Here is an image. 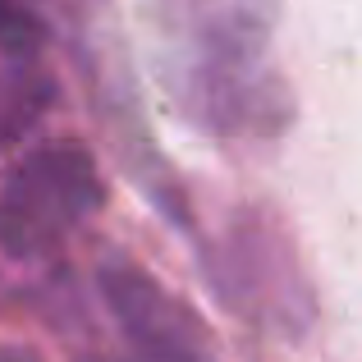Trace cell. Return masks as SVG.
Returning <instances> with one entry per match:
<instances>
[{
	"mask_svg": "<svg viewBox=\"0 0 362 362\" xmlns=\"http://www.w3.org/2000/svg\"><path fill=\"white\" fill-rule=\"evenodd\" d=\"M55 101H60V83L51 69H42V60L14 64V74L0 78V151L28 138L55 110Z\"/></svg>",
	"mask_w": 362,
	"mask_h": 362,
	"instance_id": "277c9868",
	"label": "cell"
},
{
	"mask_svg": "<svg viewBox=\"0 0 362 362\" xmlns=\"http://www.w3.org/2000/svg\"><path fill=\"white\" fill-rule=\"evenodd\" d=\"M97 298L115 317L124 344L142 362H216L206 321L124 247H106L92 266Z\"/></svg>",
	"mask_w": 362,
	"mask_h": 362,
	"instance_id": "3957f363",
	"label": "cell"
},
{
	"mask_svg": "<svg viewBox=\"0 0 362 362\" xmlns=\"http://www.w3.org/2000/svg\"><path fill=\"white\" fill-rule=\"evenodd\" d=\"M110 202L97 151L83 138H46L0 175V252L42 262Z\"/></svg>",
	"mask_w": 362,
	"mask_h": 362,
	"instance_id": "6da1fadb",
	"label": "cell"
},
{
	"mask_svg": "<svg viewBox=\"0 0 362 362\" xmlns=\"http://www.w3.org/2000/svg\"><path fill=\"white\" fill-rule=\"evenodd\" d=\"M202 275L225 312L275 326L284 339H303L317 317V298L308 289L298 257L284 230L262 206H239L221 243L202 247Z\"/></svg>",
	"mask_w": 362,
	"mask_h": 362,
	"instance_id": "7a4b0ae2",
	"label": "cell"
},
{
	"mask_svg": "<svg viewBox=\"0 0 362 362\" xmlns=\"http://www.w3.org/2000/svg\"><path fill=\"white\" fill-rule=\"evenodd\" d=\"M0 362H46V354L37 344H23V339H9L0 344Z\"/></svg>",
	"mask_w": 362,
	"mask_h": 362,
	"instance_id": "8992f818",
	"label": "cell"
},
{
	"mask_svg": "<svg viewBox=\"0 0 362 362\" xmlns=\"http://www.w3.org/2000/svg\"><path fill=\"white\" fill-rule=\"evenodd\" d=\"M78 362H142V358H133V354H124V358H101V354H97V358H78Z\"/></svg>",
	"mask_w": 362,
	"mask_h": 362,
	"instance_id": "52a82bcc",
	"label": "cell"
},
{
	"mask_svg": "<svg viewBox=\"0 0 362 362\" xmlns=\"http://www.w3.org/2000/svg\"><path fill=\"white\" fill-rule=\"evenodd\" d=\"M51 46V28L28 0H0V55L9 64H37Z\"/></svg>",
	"mask_w": 362,
	"mask_h": 362,
	"instance_id": "5b68a950",
	"label": "cell"
}]
</instances>
